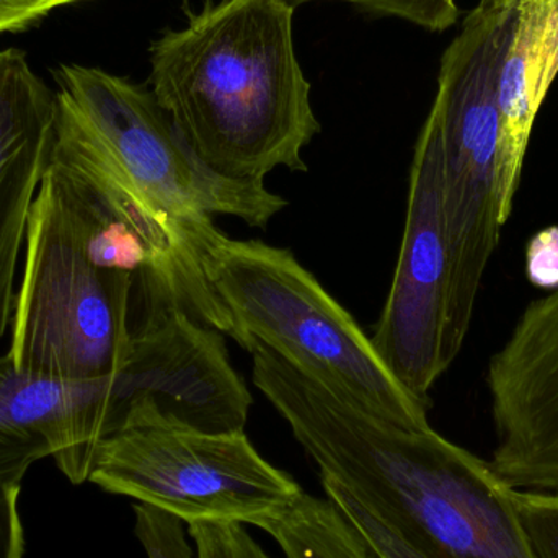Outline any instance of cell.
Masks as SVG:
<instances>
[{"instance_id": "obj_3", "label": "cell", "mask_w": 558, "mask_h": 558, "mask_svg": "<svg viewBox=\"0 0 558 558\" xmlns=\"http://www.w3.org/2000/svg\"><path fill=\"white\" fill-rule=\"evenodd\" d=\"M205 271L252 351L264 344L351 405L405 428H428L429 400L390 373L353 315L286 248L222 238Z\"/></svg>"}, {"instance_id": "obj_8", "label": "cell", "mask_w": 558, "mask_h": 558, "mask_svg": "<svg viewBox=\"0 0 558 558\" xmlns=\"http://www.w3.org/2000/svg\"><path fill=\"white\" fill-rule=\"evenodd\" d=\"M449 270L441 149L436 131L425 121L410 170L399 262L371 337L390 373L423 400H429V390L449 369L445 354Z\"/></svg>"}, {"instance_id": "obj_7", "label": "cell", "mask_w": 558, "mask_h": 558, "mask_svg": "<svg viewBox=\"0 0 558 558\" xmlns=\"http://www.w3.org/2000/svg\"><path fill=\"white\" fill-rule=\"evenodd\" d=\"M88 482L159 508L183 523L260 526L302 488L271 465L244 432L205 433L124 423L101 441Z\"/></svg>"}, {"instance_id": "obj_1", "label": "cell", "mask_w": 558, "mask_h": 558, "mask_svg": "<svg viewBox=\"0 0 558 558\" xmlns=\"http://www.w3.org/2000/svg\"><path fill=\"white\" fill-rule=\"evenodd\" d=\"M254 384L320 469L426 558H539L514 490L490 462L432 426L405 428L364 412L264 344Z\"/></svg>"}, {"instance_id": "obj_6", "label": "cell", "mask_w": 558, "mask_h": 558, "mask_svg": "<svg viewBox=\"0 0 558 558\" xmlns=\"http://www.w3.org/2000/svg\"><path fill=\"white\" fill-rule=\"evenodd\" d=\"M500 0H481L441 58L428 121L439 141L445 180L449 289L445 354L454 363L471 328L488 262L500 242L497 170L504 117L495 46Z\"/></svg>"}, {"instance_id": "obj_14", "label": "cell", "mask_w": 558, "mask_h": 558, "mask_svg": "<svg viewBox=\"0 0 558 558\" xmlns=\"http://www.w3.org/2000/svg\"><path fill=\"white\" fill-rule=\"evenodd\" d=\"M322 487L328 500L341 511L361 539L376 558H426L409 543L397 536L379 518L374 517L343 485L327 475H320Z\"/></svg>"}, {"instance_id": "obj_21", "label": "cell", "mask_w": 558, "mask_h": 558, "mask_svg": "<svg viewBox=\"0 0 558 558\" xmlns=\"http://www.w3.org/2000/svg\"><path fill=\"white\" fill-rule=\"evenodd\" d=\"M74 2L81 0H0V33L25 28L58 7Z\"/></svg>"}, {"instance_id": "obj_18", "label": "cell", "mask_w": 558, "mask_h": 558, "mask_svg": "<svg viewBox=\"0 0 558 558\" xmlns=\"http://www.w3.org/2000/svg\"><path fill=\"white\" fill-rule=\"evenodd\" d=\"M521 521L539 558H558V494L514 490Z\"/></svg>"}, {"instance_id": "obj_5", "label": "cell", "mask_w": 558, "mask_h": 558, "mask_svg": "<svg viewBox=\"0 0 558 558\" xmlns=\"http://www.w3.org/2000/svg\"><path fill=\"white\" fill-rule=\"evenodd\" d=\"M56 105L71 111L104 144L185 254L205 258L225 238L215 216L267 229L288 206L265 182L225 179L193 153L153 90L97 68L59 65Z\"/></svg>"}, {"instance_id": "obj_10", "label": "cell", "mask_w": 558, "mask_h": 558, "mask_svg": "<svg viewBox=\"0 0 558 558\" xmlns=\"http://www.w3.org/2000/svg\"><path fill=\"white\" fill-rule=\"evenodd\" d=\"M487 387L492 468L513 490L558 494V288L524 308L488 363Z\"/></svg>"}, {"instance_id": "obj_2", "label": "cell", "mask_w": 558, "mask_h": 558, "mask_svg": "<svg viewBox=\"0 0 558 558\" xmlns=\"http://www.w3.org/2000/svg\"><path fill=\"white\" fill-rule=\"evenodd\" d=\"M288 0H221L150 46V87L206 167L265 182L307 172L302 150L320 123L292 38Z\"/></svg>"}, {"instance_id": "obj_11", "label": "cell", "mask_w": 558, "mask_h": 558, "mask_svg": "<svg viewBox=\"0 0 558 558\" xmlns=\"http://www.w3.org/2000/svg\"><path fill=\"white\" fill-rule=\"evenodd\" d=\"M56 95L19 49H0V340L12 327L29 211L51 166Z\"/></svg>"}, {"instance_id": "obj_12", "label": "cell", "mask_w": 558, "mask_h": 558, "mask_svg": "<svg viewBox=\"0 0 558 558\" xmlns=\"http://www.w3.org/2000/svg\"><path fill=\"white\" fill-rule=\"evenodd\" d=\"M495 69L504 117L498 206L507 225L534 121L558 74V0H500Z\"/></svg>"}, {"instance_id": "obj_19", "label": "cell", "mask_w": 558, "mask_h": 558, "mask_svg": "<svg viewBox=\"0 0 558 558\" xmlns=\"http://www.w3.org/2000/svg\"><path fill=\"white\" fill-rule=\"evenodd\" d=\"M526 275L537 288H558V226L537 232L526 248Z\"/></svg>"}, {"instance_id": "obj_17", "label": "cell", "mask_w": 558, "mask_h": 558, "mask_svg": "<svg viewBox=\"0 0 558 558\" xmlns=\"http://www.w3.org/2000/svg\"><path fill=\"white\" fill-rule=\"evenodd\" d=\"M196 558H274L238 523L189 524Z\"/></svg>"}, {"instance_id": "obj_16", "label": "cell", "mask_w": 558, "mask_h": 558, "mask_svg": "<svg viewBox=\"0 0 558 558\" xmlns=\"http://www.w3.org/2000/svg\"><path fill=\"white\" fill-rule=\"evenodd\" d=\"M134 533L147 558H193L182 520L144 504L134 507Z\"/></svg>"}, {"instance_id": "obj_9", "label": "cell", "mask_w": 558, "mask_h": 558, "mask_svg": "<svg viewBox=\"0 0 558 558\" xmlns=\"http://www.w3.org/2000/svg\"><path fill=\"white\" fill-rule=\"evenodd\" d=\"M130 405L120 373L56 379L23 373L0 354V485H22L46 458L72 485L88 482L101 441L123 425Z\"/></svg>"}, {"instance_id": "obj_13", "label": "cell", "mask_w": 558, "mask_h": 558, "mask_svg": "<svg viewBox=\"0 0 558 558\" xmlns=\"http://www.w3.org/2000/svg\"><path fill=\"white\" fill-rule=\"evenodd\" d=\"M258 527L277 541L286 558H376L328 498L305 492Z\"/></svg>"}, {"instance_id": "obj_15", "label": "cell", "mask_w": 558, "mask_h": 558, "mask_svg": "<svg viewBox=\"0 0 558 558\" xmlns=\"http://www.w3.org/2000/svg\"><path fill=\"white\" fill-rule=\"evenodd\" d=\"M292 5L322 2V0H288ZM331 2L351 3L361 12L371 15L396 16L429 32H445L456 25L459 19L456 0H331Z\"/></svg>"}, {"instance_id": "obj_20", "label": "cell", "mask_w": 558, "mask_h": 558, "mask_svg": "<svg viewBox=\"0 0 558 558\" xmlns=\"http://www.w3.org/2000/svg\"><path fill=\"white\" fill-rule=\"evenodd\" d=\"M22 485H0V558H25V527L19 511Z\"/></svg>"}, {"instance_id": "obj_4", "label": "cell", "mask_w": 558, "mask_h": 558, "mask_svg": "<svg viewBox=\"0 0 558 558\" xmlns=\"http://www.w3.org/2000/svg\"><path fill=\"white\" fill-rule=\"evenodd\" d=\"M136 275L98 268L85 226L49 166L29 211L7 351L16 369L56 379L114 376L133 354Z\"/></svg>"}]
</instances>
